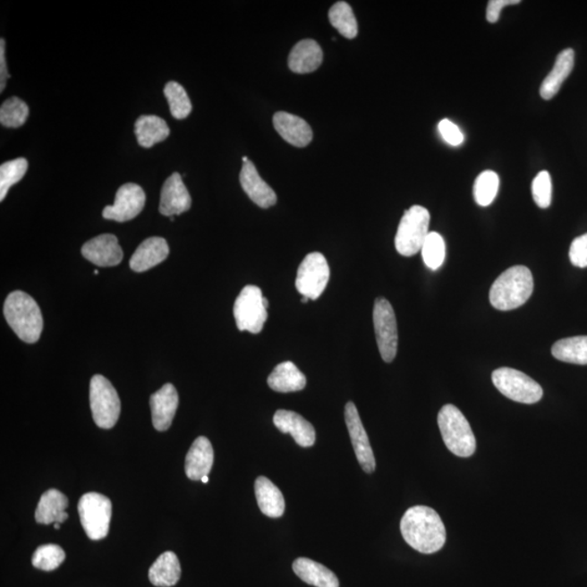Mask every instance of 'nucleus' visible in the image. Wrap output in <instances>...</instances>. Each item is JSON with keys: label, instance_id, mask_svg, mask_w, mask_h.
<instances>
[{"label": "nucleus", "instance_id": "25", "mask_svg": "<svg viewBox=\"0 0 587 587\" xmlns=\"http://www.w3.org/2000/svg\"><path fill=\"white\" fill-rule=\"evenodd\" d=\"M255 493L261 513L269 518H280L285 515V500L280 489L266 477L257 478Z\"/></svg>", "mask_w": 587, "mask_h": 587}, {"label": "nucleus", "instance_id": "4", "mask_svg": "<svg viewBox=\"0 0 587 587\" xmlns=\"http://www.w3.org/2000/svg\"><path fill=\"white\" fill-rule=\"evenodd\" d=\"M440 434L449 452L458 457H472L477 448V440L468 420L454 404H445L438 417Z\"/></svg>", "mask_w": 587, "mask_h": 587}, {"label": "nucleus", "instance_id": "14", "mask_svg": "<svg viewBox=\"0 0 587 587\" xmlns=\"http://www.w3.org/2000/svg\"><path fill=\"white\" fill-rule=\"evenodd\" d=\"M85 259L98 267L118 266L123 259V251L114 234H101L86 242L82 247Z\"/></svg>", "mask_w": 587, "mask_h": 587}, {"label": "nucleus", "instance_id": "27", "mask_svg": "<svg viewBox=\"0 0 587 587\" xmlns=\"http://www.w3.org/2000/svg\"><path fill=\"white\" fill-rule=\"evenodd\" d=\"M293 570L305 583L316 587H340L337 576L326 566L310 558H298L294 561Z\"/></svg>", "mask_w": 587, "mask_h": 587}, {"label": "nucleus", "instance_id": "3", "mask_svg": "<svg viewBox=\"0 0 587 587\" xmlns=\"http://www.w3.org/2000/svg\"><path fill=\"white\" fill-rule=\"evenodd\" d=\"M4 315L20 340L34 344L39 340L44 321L38 302L22 291L10 293L4 306Z\"/></svg>", "mask_w": 587, "mask_h": 587}, {"label": "nucleus", "instance_id": "36", "mask_svg": "<svg viewBox=\"0 0 587 587\" xmlns=\"http://www.w3.org/2000/svg\"><path fill=\"white\" fill-rule=\"evenodd\" d=\"M422 257L425 266L433 271L439 269L445 260V242L437 232H430L422 246Z\"/></svg>", "mask_w": 587, "mask_h": 587}, {"label": "nucleus", "instance_id": "37", "mask_svg": "<svg viewBox=\"0 0 587 587\" xmlns=\"http://www.w3.org/2000/svg\"><path fill=\"white\" fill-rule=\"evenodd\" d=\"M65 559V553L62 548L55 544L39 546L35 550L32 564L35 568L43 571H53L58 568Z\"/></svg>", "mask_w": 587, "mask_h": 587}, {"label": "nucleus", "instance_id": "2", "mask_svg": "<svg viewBox=\"0 0 587 587\" xmlns=\"http://www.w3.org/2000/svg\"><path fill=\"white\" fill-rule=\"evenodd\" d=\"M533 288V276L529 268L511 267L493 283L489 291V302L500 311L517 310L532 296Z\"/></svg>", "mask_w": 587, "mask_h": 587}, {"label": "nucleus", "instance_id": "43", "mask_svg": "<svg viewBox=\"0 0 587 587\" xmlns=\"http://www.w3.org/2000/svg\"><path fill=\"white\" fill-rule=\"evenodd\" d=\"M201 482L202 483H208L209 482L208 475H207V477L202 478Z\"/></svg>", "mask_w": 587, "mask_h": 587}, {"label": "nucleus", "instance_id": "31", "mask_svg": "<svg viewBox=\"0 0 587 587\" xmlns=\"http://www.w3.org/2000/svg\"><path fill=\"white\" fill-rule=\"evenodd\" d=\"M328 19L334 28L340 32L344 38L353 39L358 34V23L353 9L345 2L334 4L328 13Z\"/></svg>", "mask_w": 587, "mask_h": 587}, {"label": "nucleus", "instance_id": "38", "mask_svg": "<svg viewBox=\"0 0 587 587\" xmlns=\"http://www.w3.org/2000/svg\"><path fill=\"white\" fill-rule=\"evenodd\" d=\"M551 194H553V185H551L550 174L548 171H541L532 183V195L535 204L541 209L549 208L551 204Z\"/></svg>", "mask_w": 587, "mask_h": 587}, {"label": "nucleus", "instance_id": "22", "mask_svg": "<svg viewBox=\"0 0 587 587\" xmlns=\"http://www.w3.org/2000/svg\"><path fill=\"white\" fill-rule=\"evenodd\" d=\"M322 62V49L313 39L301 40L288 55V67L293 72L300 74L313 72L320 67Z\"/></svg>", "mask_w": 587, "mask_h": 587}, {"label": "nucleus", "instance_id": "44", "mask_svg": "<svg viewBox=\"0 0 587 587\" xmlns=\"http://www.w3.org/2000/svg\"><path fill=\"white\" fill-rule=\"evenodd\" d=\"M308 301H310V300H308L307 297H302V302L303 303H306Z\"/></svg>", "mask_w": 587, "mask_h": 587}, {"label": "nucleus", "instance_id": "11", "mask_svg": "<svg viewBox=\"0 0 587 587\" xmlns=\"http://www.w3.org/2000/svg\"><path fill=\"white\" fill-rule=\"evenodd\" d=\"M330 280V267L320 252H311L298 268L296 288L302 297L316 301L322 295Z\"/></svg>", "mask_w": 587, "mask_h": 587}, {"label": "nucleus", "instance_id": "24", "mask_svg": "<svg viewBox=\"0 0 587 587\" xmlns=\"http://www.w3.org/2000/svg\"><path fill=\"white\" fill-rule=\"evenodd\" d=\"M574 67V50L566 48L557 55L553 70L540 85L541 98L549 100L558 94L566 79L569 77Z\"/></svg>", "mask_w": 587, "mask_h": 587}, {"label": "nucleus", "instance_id": "13", "mask_svg": "<svg viewBox=\"0 0 587 587\" xmlns=\"http://www.w3.org/2000/svg\"><path fill=\"white\" fill-rule=\"evenodd\" d=\"M345 421L359 464L362 465L364 472L373 473L377 464L370 440L363 428L356 404L352 402L347 403L345 407Z\"/></svg>", "mask_w": 587, "mask_h": 587}, {"label": "nucleus", "instance_id": "34", "mask_svg": "<svg viewBox=\"0 0 587 587\" xmlns=\"http://www.w3.org/2000/svg\"><path fill=\"white\" fill-rule=\"evenodd\" d=\"M28 160L18 158L0 166V200L6 199L8 191L23 179L28 171Z\"/></svg>", "mask_w": 587, "mask_h": 587}, {"label": "nucleus", "instance_id": "42", "mask_svg": "<svg viewBox=\"0 0 587 587\" xmlns=\"http://www.w3.org/2000/svg\"><path fill=\"white\" fill-rule=\"evenodd\" d=\"M9 78L10 74L6 64V42L2 38L0 39V92H4Z\"/></svg>", "mask_w": 587, "mask_h": 587}, {"label": "nucleus", "instance_id": "17", "mask_svg": "<svg viewBox=\"0 0 587 587\" xmlns=\"http://www.w3.org/2000/svg\"><path fill=\"white\" fill-rule=\"evenodd\" d=\"M240 182L247 196L260 208H270L276 204L277 197L275 191L262 180L251 160L242 163Z\"/></svg>", "mask_w": 587, "mask_h": 587}, {"label": "nucleus", "instance_id": "40", "mask_svg": "<svg viewBox=\"0 0 587 587\" xmlns=\"http://www.w3.org/2000/svg\"><path fill=\"white\" fill-rule=\"evenodd\" d=\"M438 131L447 144L452 146H459L463 144L464 140L463 132L460 131L458 126L452 123V121L447 119L440 121Z\"/></svg>", "mask_w": 587, "mask_h": 587}, {"label": "nucleus", "instance_id": "21", "mask_svg": "<svg viewBox=\"0 0 587 587\" xmlns=\"http://www.w3.org/2000/svg\"><path fill=\"white\" fill-rule=\"evenodd\" d=\"M168 242L163 237H149L135 251L130 259L131 269L135 272H145L159 265L169 256Z\"/></svg>", "mask_w": 587, "mask_h": 587}, {"label": "nucleus", "instance_id": "16", "mask_svg": "<svg viewBox=\"0 0 587 587\" xmlns=\"http://www.w3.org/2000/svg\"><path fill=\"white\" fill-rule=\"evenodd\" d=\"M179 407V394L174 384L166 383L151 395V419L157 431L164 432L171 427Z\"/></svg>", "mask_w": 587, "mask_h": 587}, {"label": "nucleus", "instance_id": "39", "mask_svg": "<svg viewBox=\"0 0 587 587\" xmlns=\"http://www.w3.org/2000/svg\"><path fill=\"white\" fill-rule=\"evenodd\" d=\"M569 256L572 265L579 268L587 267V233L572 242Z\"/></svg>", "mask_w": 587, "mask_h": 587}, {"label": "nucleus", "instance_id": "1", "mask_svg": "<svg viewBox=\"0 0 587 587\" xmlns=\"http://www.w3.org/2000/svg\"><path fill=\"white\" fill-rule=\"evenodd\" d=\"M404 540L419 553L430 555L443 549L447 530L437 511L427 506H413L401 521Z\"/></svg>", "mask_w": 587, "mask_h": 587}, {"label": "nucleus", "instance_id": "32", "mask_svg": "<svg viewBox=\"0 0 587 587\" xmlns=\"http://www.w3.org/2000/svg\"><path fill=\"white\" fill-rule=\"evenodd\" d=\"M29 106L22 99L12 98L4 100L0 107V123L4 128L17 129L29 118Z\"/></svg>", "mask_w": 587, "mask_h": 587}, {"label": "nucleus", "instance_id": "33", "mask_svg": "<svg viewBox=\"0 0 587 587\" xmlns=\"http://www.w3.org/2000/svg\"><path fill=\"white\" fill-rule=\"evenodd\" d=\"M164 94L170 106V113L174 118L183 120L191 113V103L183 86L178 82L166 83Z\"/></svg>", "mask_w": 587, "mask_h": 587}, {"label": "nucleus", "instance_id": "28", "mask_svg": "<svg viewBox=\"0 0 587 587\" xmlns=\"http://www.w3.org/2000/svg\"><path fill=\"white\" fill-rule=\"evenodd\" d=\"M135 135L139 144L150 149L169 138L170 129L164 119L157 115H141L135 123Z\"/></svg>", "mask_w": 587, "mask_h": 587}, {"label": "nucleus", "instance_id": "8", "mask_svg": "<svg viewBox=\"0 0 587 587\" xmlns=\"http://www.w3.org/2000/svg\"><path fill=\"white\" fill-rule=\"evenodd\" d=\"M78 511L86 535L90 540H99L109 533L113 504L105 495L86 493L81 498Z\"/></svg>", "mask_w": 587, "mask_h": 587}, {"label": "nucleus", "instance_id": "26", "mask_svg": "<svg viewBox=\"0 0 587 587\" xmlns=\"http://www.w3.org/2000/svg\"><path fill=\"white\" fill-rule=\"evenodd\" d=\"M306 384L305 374L291 362L277 364L268 378V386L278 393L300 392Z\"/></svg>", "mask_w": 587, "mask_h": 587}, {"label": "nucleus", "instance_id": "10", "mask_svg": "<svg viewBox=\"0 0 587 587\" xmlns=\"http://www.w3.org/2000/svg\"><path fill=\"white\" fill-rule=\"evenodd\" d=\"M373 325L379 353L384 362H392L397 353L398 330L396 316L386 298H377L374 302Z\"/></svg>", "mask_w": 587, "mask_h": 587}, {"label": "nucleus", "instance_id": "41", "mask_svg": "<svg viewBox=\"0 0 587 587\" xmlns=\"http://www.w3.org/2000/svg\"><path fill=\"white\" fill-rule=\"evenodd\" d=\"M518 4H520V0H490L487 12L488 21L489 23L498 22L500 13H502V10L505 7Z\"/></svg>", "mask_w": 587, "mask_h": 587}, {"label": "nucleus", "instance_id": "23", "mask_svg": "<svg viewBox=\"0 0 587 587\" xmlns=\"http://www.w3.org/2000/svg\"><path fill=\"white\" fill-rule=\"evenodd\" d=\"M68 505L67 496L58 489H48L39 499L37 511H35V520L39 524H62L69 517L65 513Z\"/></svg>", "mask_w": 587, "mask_h": 587}, {"label": "nucleus", "instance_id": "15", "mask_svg": "<svg viewBox=\"0 0 587 587\" xmlns=\"http://www.w3.org/2000/svg\"><path fill=\"white\" fill-rule=\"evenodd\" d=\"M191 199L182 175L174 172L166 180L161 190L159 211L166 217H174L189 211Z\"/></svg>", "mask_w": 587, "mask_h": 587}, {"label": "nucleus", "instance_id": "5", "mask_svg": "<svg viewBox=\"0 0 587 587\" xmlns=\"http://www.w3.org/2000/svg\"><path fill=\"white\" fill-rule=\"evenodd\" d=\"M430 212L422 206L414 205L402 217L398 225L395 247L404 257H412L422 250L429 235Z\"/></svg>", "mask_w": 587, "mask_h": 587}, {"label": "nucleus", "instance_id": "18", "mask_svg": "<svg viewBox=\"0 0 587 587\" xmlns=\"http://www.w3.org/2000/svg\"><path fill=\"white\" fill-rule=\"evenodd\" d=\"M273 423L282 433L291 434L300 447H311L315 445L316 430L301 414L290 410H277Z\"/></svg>", "mask_w": 587, "mask_h": 587}, {"label": "nucleus", "instance_id": "12", "mask_svg": "<svg viewBox=\"0 0 587 587\" xmlns=\"http://www.w3.org/2000/svg\"><path fill=\"white\" fill-rule=\"evenodd\" d=\"M145 202L143 189L138 184L126 183L116 191L115 204L103 210V217L116 222L130 221L140 214Z\"/></svg>", "mask_w": 587, "mask_h": 587}, {"label": "nucleus", "instance_id": "35", "mask_svg": "<svg viewBox=\"0 0 587 587\" xmlns=\"http://www.w3.org/2000/svg\"><path fill=\"white\" fill-rule=\"evenodd\" d=\"M499 187L498 174L494 171H484L481 174L473 186L474 200L477 204L488 207L496 199Z\"/></svg>", "mask_w": 587, "mask_h": 587}, {"label": "nucleus", "instance_id": "19", "mask_svg": "<svg viewBox=\"0 0 587 587\" xmlns=\"http://www.w3.org/2000/svg\"><path fill=\"white\" fill-rule=\"evenodd\" d=\"M273 125L283 140L295 147H306L311 143L313 134L311 125L300 116L280 111L273 116Z\"/></svg>", "mask_w": 587, "mask_h": 587}, {"label": "nucleus", "instance_id": "20", "mask_svg": "<svg viewBox=\"0 0 587 587\" xmlns=\"http://www.w3.org/2000/svg\"><path fill=\"white\" fill-rule=\"evenodd\" d=\"M215 453L210 440L205 437L195 439L186 455L185 473L187 478L201 481L211 472L214 465Z\"/></svg>", "mask_w": 587, "mask_h": 587}, {"label": "nucleus", "instance_id": "9", "mask_svg": "<svg viewBox=\"0 0 587 587\" xmlns=\"http://www.w3.org/2000/svg\"><path fill=\"white\" fill-rule=\"evenodd\" d=\"M493 383L504 396L521 404H535L543 397V388L533 379L511 368H499L492 374Z\"/></svg>", "mask_w": 587, "mask_h": 587}, {"label": "nucleus", "instance_id": "45", "mask_svg": "<svg viewBox=\"0 0 587 587\" xmlns=\"http://www.w3.org/2000/svg\"><path fill=\"white\" fill-rule=\"evenodd\" d=\"M54 525H55V529H57V530L60 529V524L59 523H55Z\"/></svg>", "mask_w": 587, "mask_h": 587}, {"label": "nucleus", "instance_id": "29", "mask_svg": "<svg viewBox=\"0 0 587 587\" xmlns=\"http://www.w3.org/2000/svg\"><path fill=\"white\" fill-rule=\"evenodd\" d=\"M151 583L158 587H170L178 583L181 578V565L174 551L160 555L149 569Z\"/></svg>", "mask_w": 587, "mask_h": 587}, {"label": "nucleus", "instance_id": "6", "mask_svg": "<svg viewBox=\"0 0 587 587\" xmlns=\"http://www.w3.org/2000/svg\"><path fill=\"white\" fill-rule=\"evenodd\" d=\"M89 402L96 425L105 430L114 428L120 417L121 402L109 379L100 374L90 379Z\"/></svg>", "mask_w": 587, "mask_h": 587}, {"label": "nucleus", "instance_id": "30", "mask_svg": "<svg viewBox=\"0 0 587 587\" xmlns=\"http://www.w3.org/2000/svg\"><path fill=\"white\" fill-rule=\"evenodd\" d=\"M551 353L560 362L585 366L587 364V336L568 337L556 342L551 348Z\"/></svg>", "mask_w": 587, "mask_h": 587}, {"label": "nucleus", "instance_id": "7", "mask_svg": "<svg viewBox=\"0 0 587 587\" xmlns=\"http://www.w3.org/2000/svg\"><path fill=\"white\" fill-rule=\"evenodd\" d=\"M269 302L263 297L259 287L247 285L242 288L234 303V318L237 328L258 334L262 331L268 319Z\"/></svg>", "mask_w": 587, "mask_h": 587}]
</instances>
